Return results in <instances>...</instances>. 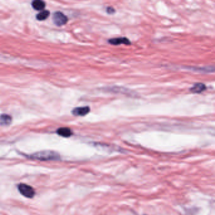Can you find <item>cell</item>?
Returning <instances> with one entry per match:
<instances>
[{
    "instance_id": "3957f363",
    "label": "cell",
    "mask_w": 215,
    "mask_h": 215,
    "mask_svg": "<svg viewBox=\"0 0 215 215\" xmlns=\"http://www.w3.org/2000/svg\"><path fill=\"white\" fill-rule=\"evenodd\" d=\"M68 17L65 14L60 11H57L54 13L53 22L57 26H62L68 22Z\"/></svg>"
},
{
    "instance_id": "8992f818",
    "label": "cell",
    "mask_w": 215,
    "mask_h": 215,
    "mask_svg": "<svg viewBox=\"0 0 215 215\" xmlns=\"http://www.w3.org/2000/svg\"><path fill=\"white\" fill-rule=\"evenodd\" d=\"M206 89V86L204 84L202 83H197L193 85L192 87L190 88V91L194 94H200L202 93Z\"/></svg>"
},
{
    "instance_id": "52a82bcc",
    "label": "cell",
    "mask_w": 215,
    "mask_h": 215,
    "mask_svg": "<svg viewBox=\"0 0 215 215\" xmlns=\"http://www.w3.org/2000/svg\"><path fill=\"white\" fill-rule=\"evenodd\" d=\"M12 121V118L7 114H2L0 116V125L2 126H8L10 125Z\"/></svg>"
},
{
    "instance_id": "7a4b0ae2",
    "label": "cell",
    "mask_w": 215,
    "mask_h": 215,
    "mask_svg": "<svg viewBox=\"0 0 215 215\" xmlns=\"http://www.w3.org/2000/svg\"><path fill=\"white\" fill-rule=\"evenodd\" d=\"M19 191L25 197L28 198H32L35 196L34 189L25 183H20L18 186Z\"/></svg>"
},
{
    "instance_id": "277c9868",
    "label": "cell",
    "mask_w": 215,
    "mask_h": 215,
    "mask_svg": "<svg viewBox=\"0 0 215 215\" xmlns=\"http://www.w3.org/2000/svg\"><path fill=\"white\" fill-rule=\"evenodd\" d=\"M90 108L88 106L76 107L72 111V114L75 116H85L90 112Z\"/></svg>"
},
{
    "instance_id": "8fae6325",
    "label": "cell",
    "mask_w": 215,
    "mask_h": 215,
    "mask_svg": "<svg viewBox=\"0 0 215 215\" xmlns=\"http://www.w3.org/2000/svg\"><path fill=\"white\" fill-rule=\"evenodd\" d=\"M107 12L108 14L112 15L115 13V9L114 8H112V6H109V7L107 8Z\"/></svg>"
},
{
    "instance_id": "ba28073f",
    "label": "cell",
    "mask_w": 215,
    "mask_h": 215,
    "mask_svg": "<svg viewBox=\"0 0 215 215\" xmlns=\"http://www.w3.org/2000/svg\"><path fill=\"white\" fill-rule=\"evenodd\" d=\"M57 133L65 137H68L72 135V131L68 128H61L57 131Z\"/></svg>"
},
{
    "instance_id": "30bf717a",
    "label": "cell",
    "mask_w": 215,
    "mask_h": 215,
    "mask_svg": "<svg viewBox=\"0 0 215 215\" xmlns=\"http://www.w3.org/2000/svg\"><path fill=\"white\" fill-rule=\"evenodd\" d=\"M49 14H50V12L48 10L42 11L39 14H37V17H36V19L38 20H40V21L44 20H45L46 19H48L49 17Z\"/></svg>"
},
{
    "instance_id": "5b68a950",
    "label": "cell",
    "mask_w": 215,
    "mask_h": 215,
    "mask_svg": "<svg viewBox=\"0 0 215 215\" xmlns=\"http://www.w3.org/2000/svg\"><path fill=\"white\" fill-rule=\"evenodd\" d=\"M109 43L112 45H120V44H125V45H131L130 40L126 37H118L111 39L108 40Z\"/></svg>"
},
{
    "instance_id": "6da1fadb",
    "label": "cell",
    "mask_w": 215,
    "mask_h": 215,
    "mask_svg": "<svg viewBox=\"0 0 215 215\" xmlns=\"http://www.w3.org/2000/svg\"><path fill=\"white\" fill-rule=\"evenodd\" d=\"M30 158L41 160V161H49V160H57L60 158V156L58 153L54 151L44 150L36 152L30 156Z\"/></svg>"
},
{
    "instance_id": "9c48e42d",
    "label": "cell",
    "mask_w": 215,
    "mask_h": 215,
    "mask_svg": "<svg viewBox=\"0 0 215 215\" xmlns=\"http://www.w3.org/2000/svg\"><path fill=\"white\" fill-rule=\"evenodd\" d=\"M32 7L36 10H42L45 6V4L44 2L40 0H35L32 3Z\"/></svg>"
}]
</instances>
